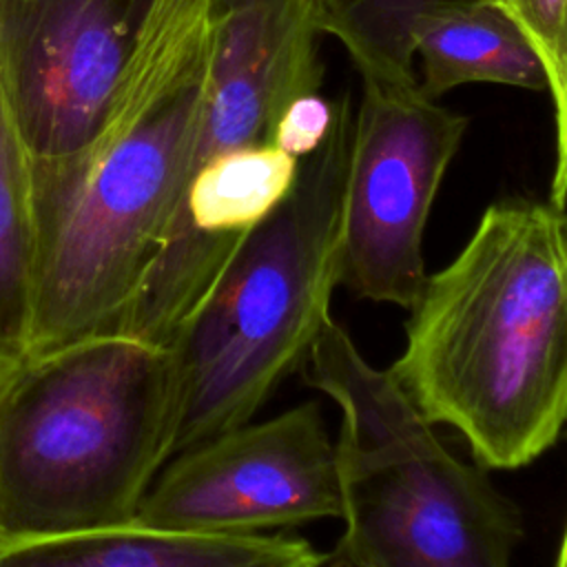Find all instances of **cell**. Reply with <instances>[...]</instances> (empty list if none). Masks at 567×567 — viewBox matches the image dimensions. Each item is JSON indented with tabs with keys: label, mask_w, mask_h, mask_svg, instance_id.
<instances>
[{
	"label": "cell",
	"mask_w": 567,
	"mask_h": 567,
	"mask_svg": "<svg viewBox=\"0 0 567 567\" xmlns=\"http://www.w3.org/2000/svg\"><path fill=\"white\" fill-rule=\"evenodd\" d=\"M208 53L210 0H153L91 140L66 157H27V359L120 330L195 171Z\"/></svg>",
	"instance_id": "6da1fadb"
},
{
	"label": "cell",
	"mask_w": 567,
	"mask_h": 567,
	"mask_svg": "<svg viewBox=\"0 0 567 567\" xmlns=\"http://www.w3.org/2000/svg\"><path fill=\"white\" fill-rule=\"evenodd\" d=\"M408 310L390 374L432 425L461 432L485 470H520L556 445L567 414L563 208L489 204Z\"/></svg>",
	"instance_id": "7a4b0ae2"
},
{
	"label": "cell",
	"mask_w": 567,
	"mask_h": 567,
	"mask_svg": "<svg viewBox=\"0 0 567 567\" xmlns=\"http://www.w3.org/2000/svg\"><path fill=\"white\" fill-rule=\"evenodd\" d=\"M354 109L334 100L321 144L252 228L168 348L175 365L171 456L250 421L299 370L328 326L341 275Z\"/></svg>",
	"instance_id": "3957f363"
},
{
	"label": "cell",
	"mask_w": 567,
	"mask_h": 567,
	"mask_svg": "<svg viewBox=\"0 0 567 567\" xmlns=\"http://www.w3.org/2000/svg\"><path fill=\"white\" fill-rule=\"evenodd\" d=\"M173 419L168 348L104 332L27 359L0 390V534L133 520Z\"/></svg>",
	"instance_id": "277c9868"
},
{
	"label": "cell",
	"mask_w": 567,
	"mask_h": 567,
	"mask_svg": "<svg viewBox=\"0 0 567 567\" xmlns=\"http://www.w3.org/2000/svg\"><path fill=\"white\" fill-rule=\"evenodd\" d=\"M306 363L310 385L341 410L334 556L352 567H512L518 507L439 439L390 370L368 363L334 319Z\"/></svg>",
	"instance_id": "5b68a950"
},
{
	"label": "cell",
	"mask_w": 567,
	"mask_h": 567,
	"mask_svg": "<svg viewBox=\"0 0 567 567\" xmlns=\"http://www.w3.org/2000/svg\"><path fill=\"white\" fill-rule=\"evenodd\" d=\"M352 117L339 284L354 297L410 308L425 281L423 235L467 117L419 82L361 78Z\"/></svg>",
	"instance_id": "8992f818"
},
{
	"label": "cell",
	"mask_w": 567,
	"mask_h": 567,
	"mask_svg": "<svg viewBox=\"0 0 567 567\" xmlns=\"http://www.w3.org/2000/svg\"><path fill=\"white\" fill-rule=\"evenodd\" d=\"M339 516L337 450L321 408L308 401L173 454L133 520L175 532L244 536Z\"/></svg>",
	"instance_id": "52a82bcc"
},
{
	"label": "cell",
	"mask_w": 567,
	"mask_h": 567,
	"mask_svg": "<svg viewBox=\"0 0 567 567\" xmlns=\"http://www.w3.org/2000/svg\"><path fill=\"white\" fill-rule=\"evenodd\" d=\"M153 0H0V93L31 162L97 131Z\"/></svg>",
	"instance_id": "ba28073f"
},
{
	"label": "cell",
	"mask_w": 567,
	"mask_h": 567,
	"mask_svg": "<svg viewBox=\"0 0 567 567\" xmlns=\"http://www.w3.org/2000/svg\"><path fill=\"white\" fill-rule=\"evenodd\" d=\"M297 166L272 142L202 162L117 332L171 348L241 241L286 197Z\"/></svg>",
	"instance_id": "9c48e42d"
},
{
	"label": "cell",
	"mask_w": 567,
	"mask_h": 567,
	"mask_svg": "<svg viewBox=\"0 0 567 567\" xmlns=\"http://www.w3.org/2000/svg\"><path fill=\"white\" fill-rule=\"evenodd\" d=\"M321 33L310 0H210L195 168L219 153L268 144L286 109L319 93Z\"/></svg>",
	"instance_id": "30bf717a"
},
{
	"label": "cell",
	"mask_w": 567,
	"mask_h": 567,
	"mask_svg": "<svg viewBox=\"0 0 567 567\" xmlns=\"http://www.w3.org/2000/svg\"><path fill=\"white\" fill-rule=\"evenodd\" d=\"M323 560L303 538L193 534L137 520L62 534H0V567H319Z\"/></svg>",
	"instance_id": "8fae6325"
},
{
	"label": "cell",
	"mask_w": 567,
	"mask_h": 567,
	"mask_svg": "<svg viewBox=\"0 0 567 567\" xmlns=\"http://www.w3.org/2000/svg\"><path fill=\"white\" fill-rule=\"evenodd\" d=\"M412 58H419V89L439 100L472 84H507L547 91L545 71L523 33L496 9L472 0H439L410 27Z\"/></svg>",
	"instance_id": "7c38bea8"
},
{
	"label": "cell",
	"mask_w": 567,
	"mask_h": 567,
	"mask_svg": "<svg viewBox=\"0 0 567 567\" xmlns=\"http://www.w3.org/2000/svg\"><path fill=\"white\" fill-rule=\"evenodd\" d=\"M323 33L334 35L361 78L419 82L410 47L414 18L439 0H310Z\"/></svg>",
	"instance_id": "4fadbf2b"
},
{
	"label": "cell",
	"mask_w": 567,
	"mask_h": 567,
	"mask_svg": "<svg viewBox=\"0 0 567 567\" xmlns=\"http://www.w3.org/2000/svg\"><path fill=\"white\" fill-rule=\"evenodd\" d=\"M31 259L33 210L29 159L0 93V337L9 339L20 350Z\"/></svg>",
	"instance_id": "5bb4252c"
},
{
	"label": "cell",
	"mask_w": 567,
	"mask_h": 567,
	"mask_svg": "<svg viewBox=\"0 0 567 567\" xmlns=\"http://www.w3.org/2000/svg\"><path fill=\"white\" fill-rule=\"evenodd\" d=\"M503 13L529 42L554 111V173L549 202L565 210L567 188V0H472Z\"/></svg>",
	"instance_id": "9a60e30c"
},
{
	"label": "cell",
	"mask_w": 567,
	"mask_h": 567,
	"mask_svg": "<svg viewBox=\"0 0 567 567\" xmlns=\"http://www.w3.org/2000/svg\"><path fill=\"white\" fill-rule=\"evenodd\" d=\"M332 109L334 100H326L319 93L295 100L277 122L270 142L297 159L306 157L326 137L332 122Z\"/></svg>",
	"instance_id": "2e32d148"
},
{
	"label": "cell",
	"mask_w": 567,
	"mask_h": 567,
	"mask_svg": "<svg viewBox=\"0 0 567 567\" xmlns=\"http://www.w3.org/2000/svg\"><path fill=\"white\" fill-rule=\"evenodd\" d=\"M27 357L22 354V350L11 343L9 339L0 337V390L18 374V370L24 365Z\"/></svg>",
	"instance_id": "e0dca14e"
},
{
	"label": "cell",
	"mask_w": 567,
	"mask_h": 567,
	"mask_svg": "<svg viewBox=\"0 0 567 567\" xmlns=\"http://www.w3.org/2000/svg\"><path fill=\"white\" fill-rule=\"evenodd\" d=\"M565 536H560L558 540V549H556V558H554V567H565L567 563V551H565Z\"/></svg>",
	"instance_id": "ac0fdd59"
},
{
	"label": "cell",
	"mask_w": 567,
	"mask_h": 567,
	"mask_svg": "<svg viewBox=\"0 0 567 567\" xmlns=\"http://www.w3.org/2000/svg\"><path fill=\"white\" fill-rule=\"evenodd\" d=\"M319 567H352V565H348L343 558H339V556H332V558H326Z\"/></svg>",
	"instance_id": "d6986e66"
}]
</instances>
